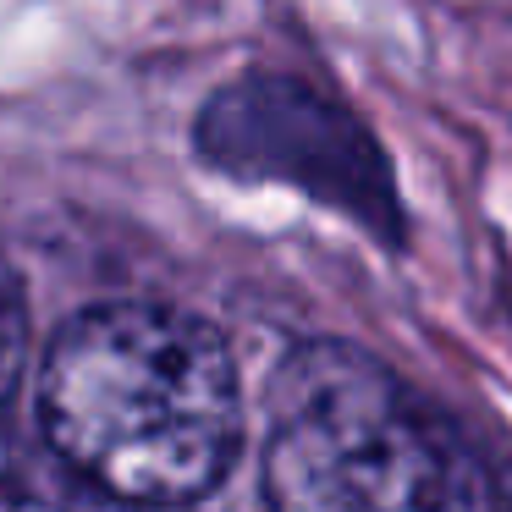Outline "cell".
Segmentation results:
<instances>
[{
  "instance_id": "5",
  "label": "cell",
  "mask_w": 512,
  "mask_h": 512,
  "mask_svg": "<svg viewBox=\"0 0 512 512\" xmlns=\"http://www.w3.org/2000/svg\"><path fill=\"white\" fill-rule=\"evenodd\" d=\"M23 364H28V309H23L12 270L0 265V402L17 391Z\"/></svg>"
},
{
  "instance_id": "4",
  "label": "cell",
  "mask_w": 512,
  "mask_h": 512,
  "mask_svg": "<svg viewBox=\"0 0 512 512\" xmlns=\"http://www.w3.org/2000/svg\"><path fill=\"white\" fill-rule=\"evenodd\" d=\"M0 512H122L111 496L83 485L78 474H34V468L6 463L0 468Z\"/></svg>"
},
{
  "instance_id": "3",
  "label": "cell",
  "mask_w": 512,
  "mask_h": 512,
  "mask_svg": "<svg viewBox=\"0 0 512 512\" xmlns=\"http://www.w3.org/2000/svg\"><path fill=\"white\" fill-rule=\"evenodd\" d=\"M199 149L221 171L292 182L369 226L397 221V193L369 133L298 78H243L221 89L199 116Z\"/></svg>"
},
{
  "instance_id": "1",
  "label": "cell",
  "mask_w": 512,
  "mask_h": 512,
  "mask_svg": "<svg viewBox=\"0 0 512 512\" xmlns=\"http://www.w3.org/2000/svg\"><path fill=\"white\" fill-rule=\"evenodd\" d=\"M39 430L116 507H193L237 463L243 386L226 336L171 303H94L45 342Z\"/></svg>"
},
{
  "instance_id": "2",
  "label": "cell",
  "mask_w": 512,
  "mask_h": 512,
  "mask_svg": "<svg viewBox=\"0 0 512 512\" xmlns=\"http://www.w3.org/2000/svg\"><path fill=\"white\" fill-rule=\"evenodd\" d=\"M270 512H485L479 474L380 358L309 342L270 380Z\"/></svg>"
}]
</instances>
